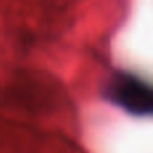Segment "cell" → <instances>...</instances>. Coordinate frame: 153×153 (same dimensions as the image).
I'll return each instance as SVG.
<instances>
[{
    "mask_svg": "<svg viewBox=\"0 0 153 153\" xmlns=\"http://www.w3.org/2000/svg\"><path fill=\"white\" fill-rule=\"evenodd\" d=\"M109 102L122 108L133 116H149L153 110L152 90L143 79L120 71L111 75L103 90Z\"/></svg>",
    "mask_w": 153,
    "mask_h": 153,
    "instance_id": "1",
    "label": "cell"
}]
</instances>
